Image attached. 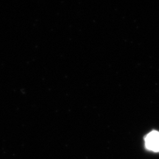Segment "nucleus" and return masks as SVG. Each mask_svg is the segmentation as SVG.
<instances>
[{"label":"nucleus","mask_w":159,"mask_h":159,"mask_svg":"<svg viewBox=\"0 0 159 159\" xmlns=\"http://www.w3.org/2000/svg\"><path fill=\"white\" fill-rule=\"evenodd\" d=\"M146 148L153 152H159V132L152 131L145 138Z\"/></svg>","instance_id":"f257e3e1"}]
</instances>
